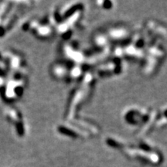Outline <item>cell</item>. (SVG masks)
<instances>
[{
    "mask_svg": "<svg viewBox=\"0 0 167 167\" xmlns=\"http://www.w3.org/2000/svg\"><path fill=\"white\" fill-rule=\"evenodd\" d=\"M4 33H5V30L2 27H0V37L3 36Z\"/></svg>",
    "mask_w": 167,
    "mask_h": 167,
    "instance_id": "7a4b0ae2",
    "label": "cell"
},
{
    "mask_svg": "<svg viewBox=\"0 0 167 167\" xmlns=\"http://www.w3.org/2000/svg\"><path fill=\"white\" fill-rule=\"evenodd\" d=\"M17 129H18V133H20V132L23 130V128H22V125L20 123V127H19V126H17Z\"/></svg>",
    "mask_w": 167,
    "mask_h": 167,
    "instance_id": "3957f363",
    "label": "cell"
},
{
    "mask_svg": "<svg viewBox=\"0 0 167 167\" xmlns=\"http://www.w3.org/2000/svg\"><path fill=\"white\" fill-rule=\"evenodd\" d=\"M3 75H4V72L0 70V76H3Z\"/></svg>",
    "mask_w": 167,
    "mask_h": 167,
    "instance_id": "277c9868",
    "label": "cell"
},
{
    "mask_svg": "<svg viewBox=\"0 0 167 167\" xmlns=\"http://www.w3.org/2000/svg\"><path fill=\"white\" fill-rule=\"evenodd\" d=\"M16 94H18V95H21L22 92H23V89H22L21 88H17L16 89Z\"/></svg>",
    "mask_w": 167,
    "mask_h": 167,
    "instance_id": "6da1fadb",
    "label": "cell"
}]
</instances>
